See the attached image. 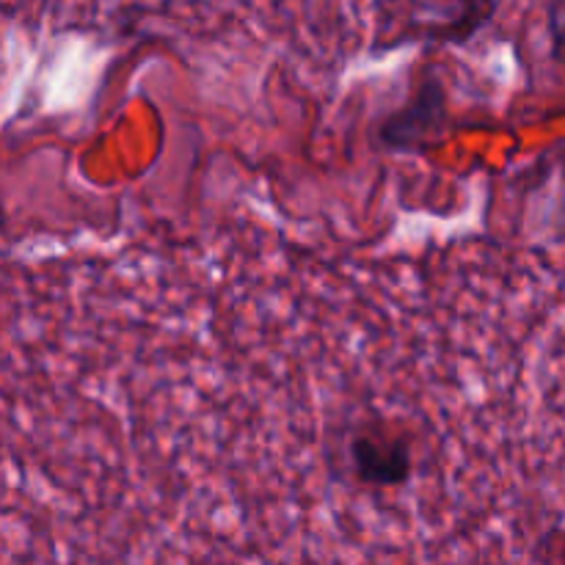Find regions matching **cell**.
I'll list each match as a JSON object with an SVG mask.
<instances>
[{
	"label": "cell",
	"instance_id": "1",
	"mask_svg": "<svg viewBox=\"0 0 565 565\" xmlns=\"http://www.w3.org/2000/svg\"><path fill=\"white\" fill-rule=\"evenodd\" d=\"M565 11V9H563ZM555 50H557V58L565 61V17L563 20H555Z\"/></svg>",
	"mask_w": 565,
	"mask_h": 565
}]
</instances>
